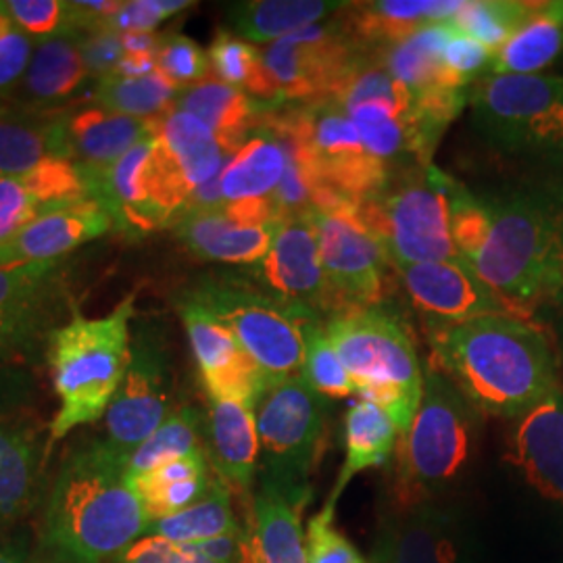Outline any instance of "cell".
I'll return each mask as SVG.
<instances>
[{
    "mask_svg": "<svg viewBox=\"0 0 563 563\" xmlns=\"http://www.w3.org/2000/svg\"><path fill=\"white\" fill-rule=\"evenodd\" d=\"M426 341L430 365L486 416L518 420L560 388L553 346L523 316L426 322Z\"/></svg>",
    "mask_w": 563,
    "mask_h": 563,
    "instance_id": "6da1fadb",
    "label": "cell"
},
{
    "mask_svg": "<svg viewBox=\"0 0 563 563\" xmlns=\"http://www.w3.org/2000/svg\"><path fill=\"white\" fill-rule=\"evenodd\" d=\"M128 457L102 441L76 446L51 486L41 523L48 563H104L148 534L151 520L125 474Z\"/></svg>",
    "mask_w": 563,
    "mask_h": 563,
    "instance_id": "7a4b0ae2",
    "label": "cell"
},
{
    "mask_svg": "<svg viewBox=\"0 0 563 563\" xmlns=\"http://www.w3.org/2000/svg\"><path fill=\"white\" fill-rule=\"evenodd\" d=\"M488 230L467 265L509 313L563 305V184L483 192Z\"/></svg>",
    "mask_w": 563,
    "mask_h": 563,
    "instance_id": "3957f363",
    "label": "cell"
},
{
    "mask_svg": "<svg viewBox=\"0 0 563 563\" xmlns=\"http://www.w3.org/2000/svg\"><path fill=\"white\" fill-rule=\"evenodd\" d=\"M136 295L102 318H74L51 334V369L59 409L51 422V443L76 428L99 422L125 376L132 339L130 320Z\"/></svg>",
    "mask_w": 563,
    "mask_h": 563,
    "instance_id": "277c9868",
    "label": "cell"
},
{
    "mask_svg": "<svg viewBox=\"0 0 563 563\" xmlns=\"http://www.w3.org/2000/svg\"><path fill=\"white\" fill-rule=\"evenodd\" d=\"M355 395L384 409L402 434L422 402L423 369L409 328L390 307L346 309L323 320Z\"/></svg>",
    "mask_w": 563,
    "mask_h": 563,
    "instance_id": "5b68a950",
    "label": "cell"
},
{
    "mask_svg": "<svg viewBox=\"0 0 563 563\" xmlns=\"http://www.w3.org/2000/svg\"><path fill=\"white\" fill-rule=\"evenodd\" d=\"M470 407L441 372L426 369L422 402L395 449V495L405 509H416L460 478L472 453Z\"/></svg>",
    "mask_w": 563,
    "mask_h": 563,
    "instance_id": "8992f818",
    "label": "cell"
},
{
    "mask_svg": "<svg viewBox=\"0 0 563 563\" xmlns=\"http://www.w3.org/2000/svg\"><path fill=\"white\" fill-rule=\"evenodd\" d=\"M455 178L437 165L397 174L355 213L380 241L390 265L460 260L451 241Z\"/></svg>",
    "mask_w": 563,
    "mask_h": 563,
    "instance_id": "52a82bcc",
    "label": "cell"
},
{
    "mask_svg": "<svg viewBox=\"0 0 563 563\" xmlns=\"http://www.w3.org/2000/svg\"><path fill=\"white\" fill-rule=\"evenodd\" d=\"M470 109L493 148L563 163V76H486L472 86Z\"/></svg>",
    "mask_w": 563,
    "mask_h": 563,
    "instance_id": "ba28073f",
    "label": "cell"
},
{
    "mask_svg": "<svg viewBox=\"0 0 563 563\" xmlns=\"http://www.w3.org/2000/svg\"><path fill=\"white\" fill-rule=\"evenodd\" d=\"M369 53L344 18L322 21L265 46L244 90L267 104L332 99Z\"/></svg>",
    "mask_w": 563,
    "mask_h": 563,
    "instance_id": "9c48e42d",
    "label": "cell"
},
{
    "mask_svg": "<svg viewBox=\"0 0 563 563\" xmlns=\"http://www.w3.org/2000/svg\"><path fill=\"white\" fill-rule=\"evenodd\" d=\"M188 295L232 330L269 386L301 376L302 325L313 316L282 305L249 280L205 278Z\"/></svg>",
    "mask_w": 563,
    "mask_h": 563,
    "instance_id": "30bf717a",
    "label": "cell"
},
{
    "mask_svg": "<svg viewBox=\"0 0 563 563\" xmlns=\"http://www.w3.org/2000/svg\"><path fill=\"white\" fill-rule=\"evenodd\" d=\"M262 444L263 481L302 504L307 481L320 457L325 402L302 376L272 384L255 409Z\"/></svg>",
    "mask_w": 563,
    "mask_h": 563,
    "instance_id": "8fae6325",
    "label": "cell"
},
{
    "mask_svg": "<svg viewBox=\"0 0 563 563\" xmlns=\"http://www.w3.org/2000/svg\"><path fill=\"white\" fill-rule=\"evenodd\" d=\"M155 130L146 195L155 218L165 225L180 218L201 186L222 176L230 157L201 120L176 107L155 118Z\"/></svg>",
    "mask_w": 563,
    "mask_h": 563,
    "instance_id": "7c38bea8",
    "label": "cell"
},
{
    "mask_svg": "<svg viewBox=\"0 0 563 563\" xmlns=\"http://www.w3.org/2000/svg\"><path fill=\"white\" fill-rule=\"evenodd\" d=\"M307 216L316 230L334 313L386 302L388 267L393 265L355 209H311Z\"/></svg>",
    "mask_w": 563,
    "mask_h": 563,
    "instance_id": "4fadbf2b",
    "label": "cell"
},
{
    "mask_svg": "<svg viewBox=\"0 0 563 563\" xmlns=\"http://www.w3.org/2000/svg\"><path fill=\"white\" fill-rule=\"evenodd\" d=\"M172 416V372L165 344L153 323H142L118 395L104 413L107 443L130 460Z\"/></svg>",
    "mask_w": 563,
    "mask_h": 563,
    "instance_id": "5bb4252c",
    "label": "cell"
},
{
    "mask_svg": "<svg viewBox=\"0 0 563 563\" xmlns=\"http://www.w3.org/2000/svg\"><path fill=\"white\" fill-rule=\"evenodd\" d=\"M249 282L305 316L325 320L334 313L309 216L282 218L267 255L253 265Z\"/></svg>",
    "mask_w": 563,
    "mask_h": 563,
    "instance_id": "9a60e30c",
    "label": "cell"
},
{
    "mask_svg": "<svg viewBox=\"0 0 563 563\" xmlns=\"http://www.w3.org/2000/svg\"><path fill=\"white\" fill-rule=\"evenodd\" d=\"M176 307L180 311L195 362L199 365L207 397L246 402L257 409V402L269 384L232 330L211 316L188 292L181 295Z\"/></svg>",
    "mask_w": 563,
    "mask_h": 563,
    "instance_id": "2e32d148",
    "label": "cell"
},
{
    "mask_svg": "<svg viewBox=\"0 0 563 563\" xmlns=\"http://www.w3.org/2000/svg\"><path fill=\"white\" fill-rule=\"evenodd\" d=\"M393 269L426 322H467L490 313H509L486 282L462 260L405 263Z\"/></svg>",
    "mask_w": 563,
    "mask_h": 563,
    "instance_id": "e0dca14e",
    "label": "cell"
},
{
    "mask_svg": "<svg viewBox=\"0 0 563 563\" xmlns=\"http://www.w3.org/2000/svg\"><path fill=\"white\" fill-rule=\"evenodd\" d=\"M111 225L113 218L95 199L44 207L20 232L0 242V267L57 262L84 242L107 234Z\"/></svg>",
    "mask_w": 563,
    "mask_h": 563,
    "instance_id": "ac0fdd59",
    "label": "cell"
},
{
    "mask_svg": "<svg viewBox=\"0 0 563 563\" xmlns=\"http://www.w3.org/2000/svg\"><path fill=\"white\" fill-rule=\"evenodd\" d=\"M507 462L541 497L563 505V393L558 388L516 420Z\"/></svg>",
    "mask_w": 563,
    "mask_h": 563,
    "instance_id": "d6986e66",
    "label": "cell"
},
{
    "mask_svg": "<svg viewBox=\"0 0 563 563\" xmlns=\"http://www.w3.org/2000/svg\"><path fill=\"white\" fill-rule=\"evenodd\" d=\"M278 222H246L223 202L213 209L184 211L176 220V234L195 257L205 262L255 265L267 255Z\"/></svg>",
    "mask_w": 563,
    "mask_h": 563,
    "instance_id": "ffe728a7",
    "label": "cell"
},
{
    "mask_svg": "<svg viewBox=\"0 0 563 563\" xmlns=\"http://www.w3.org/2000/svg\"><path fill=\"white\" fill-rule=\"evenodd\" d=\"M46 444L41 423L30 416L0 420V530L21 520L34 504Z\"/></svg>",
    "mask_w": 563,
    "mask_h": 563,
    "instance_id": "44dd1931",
    "label": "cell"
},
{
    "mask_svg": "<svg viewBox=\"0 0 563 563\" xmlns=\"http://www.w3.org/2000/svg\"><path fill=\"white\" fill-rule=\"evenodd\" d=\"M57 262L0 267V357L36 339L48 316Z\"/></svg>",
    "mask_w": 563,
    "mask_h": 563,
    "instance_id": "7402d4cb",
    "label": "cell"
},
{
    "mask_svg": "<svg viewBox=\"0 0 563 563\" xmlns=\"http://www.w3.org/2000/svg\"><path fill=\"white\" fill-rule=\"evenodd\" d=\"M59 121L67 157L88 169L111 167L155 134V120H136L101 107H86Z\"/></svg>",
    "mask_w": 563,
    "mask_h": 563,
    "instance_id": "603a6c76",
    "label": "cell"
},
{
    "mask_svg": "<svg viewBox=\"0 0 563 563\" xmlns=\"http://www.w3.org/2000/svg\"><path fill=\"white\" fill-rule=\"evenodd\" d=\"M299 505L263 481L242 528V563H309Z\"/></svg>",
    "mask_w": 563,
    "mask_h": 563,
    "instance_id": "cb8c5ba5",
    "label": "cell"
},
{
    "mask_svg": "<svg viewBox=\"0 0 563 563\" xmlns=\"http://www.w3.org/2000/svg\"><path fill=\"white\" fill-rule=\"evenodd\" d=\"M207 430L218 478L246 495L262 457L255 407L232 399H209Z\"/></svg>",
    "mask_w": 563,
    "mask_h": 563,
    "instance_id": "d4e9b609",
    "label": "cell"
},
{
    "mask_svg": "<svg viewBox=\"0 0 563 563\" xmlns=\"http://www.w3.org/2000/svg\"><path fill=\"white\" fill-rule=\"evenodd\" d=\"M174 107L201 120L216 134L228 157L251 139L267 111V102L220 80H205L181 90Z\"/></svg>",
    "mask_w": 563,
    "mask_h": 563,
    "instance_id": "484cf974",
    "label": "cell"
},
{
    "mask_svg": "<svg viewBox=\"0 0 563 563\" xmlns=\"http://www.w3.org/2000/svg\"><path fill=\"white\" fill-rule=\"evenodd\" d=\"M462 4L463 0L349 2L342 13L351 32L369 51H378L409 38L430 23L451 20Z\"/></svg>",
    "mask_w": 563,
    "mask_h": 563,
    "instance_id": "4316f807",
    "label": "cell"
},
{
    "mask_svg": "<svg viewBox=\"0 0 563 563\" xmlns=\"http://www.w3.org/2000/svg\"><path fill=\"white\" fill-rule=\"evenodd\" d=\"M397 426L378 405L362 399L351 405L344 418V463L323 511L334 514L349 483L365 470L388 462L397 449Z\"/></svg>",
    "mask_w": 563,
    "mask_h": 563,
    "instance_id": "83f0119b",
    "label": "cell"
},
{
    "mask_svg": "<svg viewBox=\"0 0 563 563\" xmlns=\"http://www.w3.org/2000/svg\"><path fill=\"white\" fill-rule=\"evenodd\" d=\"M449 34V21H439L418 30L405 41L372 53L395 80L409 88L413 97L432 95L446 88H462L446 74L443 65L444 42Z\"/></svg>",
    "mask_w": 563,
    "mask_h": 563,
    "instance_id": "f1b7e54d",
    "label": "cell"
},
{
    "mask_svg": "<svg viewBox=\"0 0 563 563\" xmlns=\"http://www.w3.org/2000/svg\"><path fill=\"white\" fill-rule=\"evenodd\" d=\"M286 163L288 155L284 142L262 120L251 139L242 144L223 167L220 176L223 201L274 197L284 178Z\"/></svg>",
    "mask_w": 563,
    "mask_h": 563,
    "instance_id": "f546056e",
    "label": "cell"
},
{
    "mask_svg": "<svg viewBox=\"0 0 563 563\" xmlns=\"http://www.w3.org/2000/svg\"><path fill=\"white\" fill-rule=\"evenodd\" d=\"M349 2L323 0H246L228 4L232 34L242 41L276 42L302 27L322 23L344 11Z\"/></svg>",
    "mask_w": 563,
    "mask_h": 563,
    "instance_id": "4dcf8cb0",
    "label": "cell"
},
{
    "mask_svg": "<svg viewBox=\"0 0 563 563\" xmlns=\"http://www.w3.org/2000/svg\"><path fill=\"white\" fill-rule=\"evenodd\" d=\"M51 157L69 159L60 121L41 120L0 101V178H20Z\"/></svg>",
    "mask_w": 563,
    "mask_h": 563,
    "instance_id": "1f68e13d",
    "label": "cell"
},
{
    "mask_svg": "<svg viewBox=\"0 0 563 563\" xmlns=\"http://www.w3.org/2000/svg\"><path fill=\"white\" fill-rule=\"evenodd\" d=\"M211 481L209 457L201 449L186 457L163 463L132 484L139 490L144 511L153 523L197 504L209 490Z\"/></svg>",
    "mask_w": 563,
    "mask_h": 563,
    "instance_id": "d6a6232c",
    "label": "cell"
},
{
    "mask_svg": "<svg viewBox=\"0 0 563 563\" xmlns=\"http://www.w3.org/2000/svg\"><path fill=\"white\" fill-rule=\"evenodd\" d=\"M563 55V21L547 2H537V11L522 27L493 53L488 76H537Z\"/></svg>",
    "mask_w": 563,
    "mask_h": 563,
    "instance_id": "836d02e7",
    "label": "cell"
},
{
    "mask_svg": "<svg viewBox=\"0 0 563 563\" xmlns=\"http://www.w3.org/2000/svg\"><path fill=\"white\" fill-rule=\"evenodd\" d=\"M88 76L76 36L38 42L23 78V95L32 104H59L71 99Z\"/></svg>",
    "mask_w": 563,
    "mask_h": 563,
    "instance_id": "e575fe53",
    "label": "cell"
},
{
    "mask_svg": "<svg viewBox=\"0 0 563 563\" xmlns=\"http://www.w3.org/2000/svg\"><path fill=\"white\" fill-rule=\"evenodd\" d=\"M236 530H241V526L232 511V488L216 476L202 499L184 511L151 523L148 534L174 544H199Z\"/></svg>",
    "mask_w": 563,
    "mask_h": 563,
    "instance_id": "d590c367",
    "label": "cell"
},
{
    "mask_svg": "<svg viewBox=\"0 0 563 563\" xmlns=\"http://www.w3.org/2000/svg\"><path fill=\"white\" fill-rule=\"evenodd\" d=\"M180 88L174 86L159 71L141 78H123L118 74L104 76L95 90L97 107L136 118L155 120L167 113L180 97Z\"/></svg>",
    "mask_w": 563,
    "mask_h": 563,
    "instance_id": "8d00e7d4",
    "label": "cell"
},
{
    "mask_svg": "<svg viewBox=\"0 0 563 563\" xmlns=\"http://www.w3.org/2000/svg\"><path fill=\"white\" fill-rule=\"evenodd\" d=\"M201 416L195 407H181L130 455L125 474L134 483L163 463L201 451Z\"/></svg>",
    "mask_w": 563,
    "mask_h": 563,
    "instance_id": "74e56055",
    "label": "cell"
},
{
    "mask_svg": "<svg viewBox=\"0 0 563 563\" xmlns=\"http://www.w3.org/2000/svg\"><path fill=\"white\" fill-rule=\"evenodd\" d=\"M534 11L537 2L463 0L460 11L446 21L453 30L481 42L495 53L522 27Z\"/></svg>",
    "mask_w": 563,
    "mask_h": 563,
    "instance_id": "f35d334b",
    "label": "cell"
},
{
    "mask_svg": "<svg viewBox=\"0 0 563 563\" xmlns=\"http://www.w3.org/2000/svg\"><path fill=\"white\" fill-rule=\"evenodd\" d=\"M386 539L395 563H457V543L437 514L418 509Z\"/></svg>",
    "mask_w": 563,
    "mask_h": 563,
    "instance_id": "ab89813d",
    "label": "cell"
},
{
    "mask_svg": "<svg viewBox=\"0 0 563 563\" xmlns=\"http://www.w3.org/2000/svg\"><path fill=\"white\" fill-rule=\"evenodd\" d=\"M305 355H302L301 376L320 397L342 399L355 395V384L349 376L339 353L328 341L323 320L309 318L302 325Z\"/></svg>",
    "mask_w": 563,
    "mask_h": 563,
    "instance_id": "60d3db41",
    "label": "cell"
},
{
    "mask_svg": "<svg viewBox=\"0 0 563 563\" xmlns=\"http://www.w3.org/2000/svg\"><path fill=\"white\" fill-rule=\"evenodd\" d=\"M20 180L42 209L59 202L90 199L88 184L81 176L78 163L69 159H60V157L44 159L32 172L20 176Z\"/></svg>",
    "mask_w": 563,
    "mask_h": 563,
    "instance_id": "b9f144b4",
    "label": "cell"
},
{
    "mask_svg": "<svg viewBox=\"0 0 563 563\" xmlns=\"http://www.w3.org/2000/svg\"><path fill=\"white\" fill-rule=\"evenodd\" d=\"M4 9L21 34L44 42L74 36L71 2L63 0H9Z\"/></svg>",
    "mask_w": 563,
    "mask_h": 563,
    "instance_id": "7bdbcfd3",
    "label": "cell"
},
{
    "mask_svg": "<svg viewBox=\"0 0 563 563\" xmlns=\"http://www.w3.org/2000/svg\"><path fill=\"white\" fill-rule=\"evenodd\" d=\"M209 55L186 36H163L157 48V71L174 86L186 90L201 84L209 74Z\"/></svg>",
    "mask_w": 563,
    "mask_h": 563,
    "instance_id": "ee69618b",
    "label": "cell"
},
{
    "mask_svg": "<svg viewBox=\"0 0 563 563\" xmlns=\"http://www.w3.org/2000/svg\"><path fill=\"white\" fill-rule=\"evenodd\" d=\"M262 59L255 44L242 41L236 34L220 30L209 48V65L223 84L246 88Z\"/></svg>",
    "mask_w": 563,
    "mask_h": 563,
    "instance_id": "f6af8a7d",
    "label": "cell"
},
{
    "mask_svg": "<svg viewBox=\"0 0 563 563\" xmlns=\"http://www.w3.org/2000/svg\"><path fill=\"white\" fill-rule=\"evenodd\" d=\"M490 60V48L451 27V34L444 42L443 65L457 86L472 88L476 81L486 78Z\"/></svg>",
    "mask_w": 563,
    "mask_h": 563,
    "instance_id": "bcb514c9",
    "label": "cell"
},
{
    "mask_svg": "<svg viewBox=\"0 0 563 563\" xmlns=\"http://www.w3.org/2000/svg\"><path fill=\"white\" fill-rule=\"evenodd\" d=\"M305 549L309 563H365L353 543L334 528V514L323 509L307 526Z\"/></svg>",
    "mask_w": 563,
    "mask_h": 563,
    "instance_id": "7dc6e473",
    "label": "cell"
},
{
    "mask_svg": "<svg viewBox=\"0 0 563 563\" xmlns=\"http://www.w3.org/2000/svg\"><path fill=\"white\" fill-rule=\"evenodd\" d=\"M195 2L188 0H132L121 2L120 9L107 20L109 30H115L120 34L128 32H153L176 13L192 7Z\"/></svg>",
    "mask_w": 563,
    "mask_h": 563,
    "instance_id": "c3c4849f",
    "label": "cell"
},
{
    "mask_svg": "<svg viewBox=\"0 0 563 563\" xmlns=\"http://www.w3.org/2000/svg\"><path fill=\"white\" fill-rule=\"evenodd\" d=\"M76 42L88 74L97 76L99 80L104 76H111L125 55L120 32L109 27L80 34L76 36Z\"/></svg>",
    "mask_w": 563,
    "mask_h": 563,
    "instance_id": "681fc988",
    "label": "cell"
},
{
    "mask_svg": "<svg viewBox=\"0 0 563 563\" xmlns=\"http://www.w3.org/2000/svg\"><path fill=\"white\" fill-rule=\"evenodd\" d=\"M41 211V205L32 199L20 178H0V242L20 232Z\"/></svg>",
    "mask_w": 563,
    "mask_h": 563,
    "instance_id": "f907efd6",
    "label": "cell"
},
{
    "mask_svg": "<svg viewBox=\"0 0 563 563\" xmlns=\"http://www.w3.org/2000/svg\"><path fill=\"white\" fill-rule=\"evenodd\" d=\"M118 563H216L190 544H174L162 537L146 534L132 544Z\"/></svg>",
    "mask_w": 563,
    "mask_h": 563,
    "instance_id": "816d5d0a",
    "label": "cell"
},
{
    "mask_svg": "<svg viewBox=\"0 0 563 563\" xmlns=\"http://www.w3.org/2000/svg\"><path fill=\"white\" fill-rule=\"evenodd\" d=\"M34 397V378L27 369L0 357V420L21 413Z\"/></svg>",
    "mask_w": 563,
    "mask_h": 563,
    "instance_id": "f5cc1de1",
    "label": "cell"
},
{
    "mask_svg": "<svg viewBox=\"0 0 563 563\" xmlns=\"http://www.w3.org/2000/svg\"><path fill=\"white\" fill-rule=\"evenodd\" d=\"M34 44L15 27L11 34L0 38V95L11 90L30 67Z\"/></svg>",
    "mask_w": 563,
    "mask_h": 563,
    "instance_id": "db71d44e",
    "label": "cell"
},
{
    "mask_svg": "<svg viewBox=\"0 0 563 563\" xmlns=\"http://www.w3.org/2000/svg\"><path fill=\"white\" fill-rule=\"evenodd\" d=\"M216 563H242V528L205 543L190 544Z\"/></svg>",
    "mask_w": 563,
    "mask_h": 563,
    "instance_id": "11a10c76",
    "label": "cell"
},
{
    "mask_svg": "<svg viewBox=\"0 0 563 563\" xmlns=\"http://www.w3.org/2000/svg\"><path fill=\"white\" fill-rule=\"evenodd\" d=\"M157 71V55H123L113 74L123 78H141Z\"/></svg>",
    "mask_w": 563,
    "mask_h": 563,
    "instance_id": "9f6ffc18",
    "label": "cell"
},
{
    "mask_svg": "<svg viewBox=\"0 0 563 563\" xmlns=\"http://www.w3.org/2000/svg\"><path fill=\"white\" fill-rule=\"evenodd\" d=\"M125 55H157L162 38L153 32H128L121 34Z\"/></svg>",
    "mask_w": 563,
    "mask_h": 563,
    "instance_id": "6f0895ef",
    "label": "cell"
},
{
    "mask_svg": "<svg viewBox=\"0 0 563 563\" xmlns=\"http://www.w3.org/2000/svg\"><path fill=\"white\" fill-rule=\"evenodd\" d=\"M0 563H27V547L23 541L0 543Z\"/></svg>",
    "mask_w": 563,
    "mask_h": 563,
    "instance_id": "680465c9",
    "label": "cell"
},
{
    "mask_svg": "<svg viewBox=\"0 0 563 563\" xmlns=\"http://www.w3.org/2000/svg\"><path fill=\"white\" fill-rule=\"evenodd\" d=\"M369 563H395V560H393V551H390V544H388V539H384V541L378 543Z\"/></svg>",
    "mask_w": 563,
    "mask_h": 563,
    "instance_id": "91938a15",
    "label": "cell"
},
{
    "mask_svg": "<svg viewBox=\"0 0 563 563\" xmlns=\"http://www.w3.org/2000/svg\"><path fill=\"white\" fill-rule=\"evenodd\" d=\"M15 30V23L9 18L7 9H4V2H0V38H4L7 34H11Z\"/></svg>",
    "mask_w": 563,
    "mask_h": 563,
    "instance_id": "94428289",
    "label": "cell"
},
{
    "mask_svg": "<svg viewBox=\"0 0 563 563\" xmlns=\"http://www.w3.org/2000/svg\"><path fill=\"white\" fill-rule=\"evenodd\" d=\"M547 7H549V11H551L558 20L563 21V0H558V2H547Z\"/></svg>",
    "mask_w": 563,
    "mask_h": 563,
    "instance_id": "6125c7cd",
    "label": "cell"
},
{
    "mask_svg": "<svg viewBox=\"0 0 563 563\" xmlns=\"http://www.w3.org/2000/svg\"><path fill=\"white\" fill-rule=\"evenodd\" d=\"M365 563H367V562H365Z\"/></svg>",
    "mask_w": 563,
    "mask_h": 563,
    "instance_id": "be15d7a7",
    "label": "cell"
},
{
    "mask_svg": "<svg viewBox=\"0 0 563 563\" xmlns=\"http://www.w3.org/2000/svg\"><path fill=\"white\" fill-rule=\"evenodd\" d=\"M562 57H563V55H562Z\"/></svg>",
    "mask_w": 563,
    "mask_h": 563,
    "instance_id": "e7e4bbea",
    "label": "cell"
}]
</instances>
